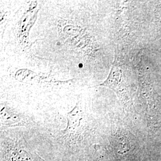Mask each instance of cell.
I'll return each instance as SVG.
<instances>
[{"instance_id":"6da1fadb","label":"cell","mask_w":161,"mask_h":161,"mask_svg":"<svg viewBox=\"0 0 161 161\" xmlns=\"http://www.w3.org/2000/svg\"><path fill=\"white\" fill-rule=\"evenodd\" d=\"M98 86H106L112 90L117 94L119 97L123 100L128 98V92L124 79V70L122 65L117 60L116 58L113 63L108 77Z\"/></svg>"},{"instance_id":"7a4b0ae2","label":"cell","mask_w":161,"mask_h":161,"mask_svg":"<svg viewBox=\"0 0 161 161\" xmlns=\"http://www.w3.org/2000/svg\"><path fill=\"white\" fill-rule=\"evenodd\" d=\"M83 119V112L79 103L76 104L75 108L67 114V127L64 130L65 134H72L80 127V121Z\"/></svg>"},{"instance_id":"3957f363","label":"cell","mask_w":161,"mask_h":161,"mask_svg":"<svg viewBox=\"0 0 161 161\" xmlns=\"http://www.w3.org/2000/svg\"><path fill=\"white\" fill-rule=\"evenodd\" d=\"M1 121L3 125L18 126L26 125L25 122L20 115H18L12 110L6 107H1Z\"/></svg>"},{"instance_id":"277c9868","label":"cell","mask_w":161,"mask_h":161,"mask_svg":"<svg viewBox=\"0 0 161 161\" xmlns=\"http://www.w3.org/2000/svg\"><path fill=\"white\" fill-rule=\"evenodd\" d=\"M8 159L9 161H32L29 153L22 149L12 150Z\"/></svg>"}]
</instances>
